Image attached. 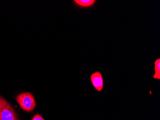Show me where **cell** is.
Listing matches in <instances>:
<instances>
[{
	"label": "cell",
	"instance_id": "1",
	"mask_svg": "<svg viewBox=\"0 0 160 120\" xmlns=\"http://www.w3.org/2000/svg\"><path fill=\"white\" fill-rule=\"evenodd\" d=\"M16 100L20 107L25 112H30L36 107V101L31 93L24 92L20 94L17 96Z\"/></svg>",
	"mask_w": 160,
	"mask_h": 120
},
{
	"label": "cell",
	"instance_id": "2",
	"mask_svg": "<svg viewBox=\"0 0 160 120\" xmlns=\"http://www.w3.org/2000/svg\"><path fill=\"white\" fill-rule=\"evenodd\" d=\"M0 120H19L11 105L0 96Z\"/></svg>",
	"mask_w": 160,
	"mask_h": 120
},
{
	"label": "cell",
	"instance_id": "3",
	"mask_svg": "<svg viewBox=\"0 0 160 120\" xmlns=\"http://www.w3.org/2000/svg\"><path fill=\"white\" fill-rule=\"evenodd\" d=\"M91 81L93 87L99 92L104 88V79L101 73L99 71L92 73L91 76Z\"/></svg>",
	"mask_w": 160,
	"mask_h": 120
},
{
	"label": "cell",
	"instance_id": "4",
	"mask_svg": "<svg viewBox=\"0 0 160 120\" xmlns=\"http://www.w3.org/2000/svg\"><path fill=\"white\" fill-rule=\"evenodd\" d=\"M75 4L82 7H90L93 6L96 3L95 0H74Z\"/></svg>",
	"mask_w": 160,
	"mask_h": 120
},
{
	"label": "cell",
	"instance_id": "5",
	"mask_svg": "<svg viewBox=\"0 0 160 120\" xmlns=\"http://www.w3.org/2000/svg\"><path fill=\"white\" fill-rule=\"evenodd\" d=\"M155 73L153 75V78L154 79H160V58L157 59L154 63Z\"/></svg>",
	"mask_w": 160,
	"mask_h": 120
},
{
	"label": "cell",
	"instance_id": "6",
	"mask_svg": "<svg viewBox=\"0 0 160 120\" xmlns=\"http://www.w3.org/2000/svg\"><path fill=\"white\" fill-rule=\"evenodd\" d=\"M31 120H45L43 117L41 116L40 114H36L33 116V118H32Z\"/></svg>",
	"mask_w": 160,
	"mask_h": 120
}]
</instances>
